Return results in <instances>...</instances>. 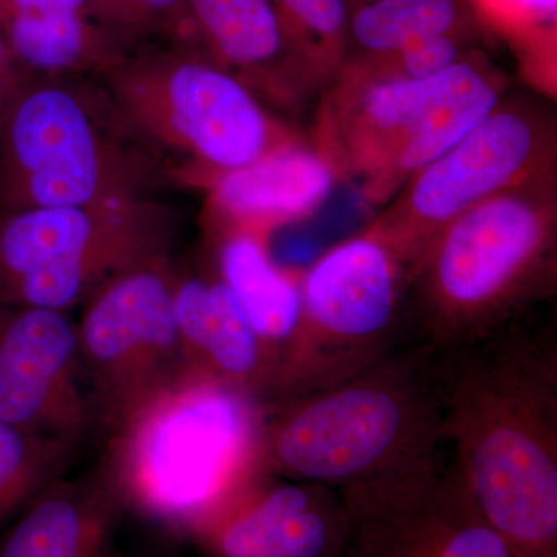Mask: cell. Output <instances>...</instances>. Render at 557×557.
I'll return each instance as SVG.
<instances>
[{
	"label": "cell",
	"instance_id": "obj_1",
	"mask_svg": "<svg viewBox=\"0 0 557 557\" xmlns=\"http://www.w3.org/2000/svg\"><path fill=\"white\" fill-rule=\"evenodd\" d=\"M431 364L450 454L480 515L512 556L557 557L555 335L520 319L431 350Z\"/></svg>",
	"mask_w": 557,
	"mask_h": 557
},
{
	"label": "cell",
	"instance_id": "obj_2",
	"mask_svg": "<svg viewBox=\"0 0 557 557\" xmlns=\"http://www.w3.org/2000/svg\"><path fill=\"white\" fill-rule=\"evenodd\" d=\"M260 472L348 487L428 471L448 458L431 350L392 351L350 379L262 403Z\"/></svg>",
	"mask_w": 557,
	"mask_h": 557
},
{
	"label": "cell",
	"instance_id": "obj_3",
	"mask_svg": "<svg viewBox=\"0 0 557 557\" xmlns=\"http://www.w3.org/2000/svg\"><path fill=\"white\" fill-rule=\"evenodd\" d=\"M259 398L186 369L112 429L104 479L124 509L189 536L260 472Z\"/></svg>",
	"mask_w": 557,
	"mask_h": 557
},
{
	"label": "cell",
	"instance_id": "obj_4",
	"mask_svg": "<svg viewBox=\"0 0 557 557\" xmlns=\"http://www.w3.org/2000/svg\"><path fill=\"white\" fill-rule=\"evenodd\" d=\"M541 177L480 201L409 269L412 344L438 350L508 327L556 277L555 211Z\"/></svg>",
	"mask_w": 557,
	"mask_h": 557
},
{
	"label": "cell",
	"instance_id": "obj_5",
	"mask_svg": "<svg viewBox=\"0 0 557 557\" xmlns=\"http://www.w3.org/2000/svg\"><path fill=\"white\" fill-rule=\"evenodd\" d=\"M171 183L98 78L33 76L0 127V211L146 199Z\"/></svg>",
	"mask_w": 557,
	"mask_h": 557
},
{
	"label": "cell",
	"instance_id": "obj_6",
	"mask_svg": "<svg viewBox=\"0 0 557 557\" xmlns=\"http://www.w3.org/2000/svg\"><path fill=\"white\" fill-rule=\"evenodd\" d=\"M98 79L174 183L211 186L296 143L242 81L188 44L139 46Z\"/></svg>",
	"mask_w": 557,
	"mask_h": 557
},
{
	"label": "cell",
	"instance_id": "obj_7",
	"mask_svg": "<svg viewBox=\"0 0 557 557\" xmlns=\"http://www.w3.org/2000/svg\"><path fill=\"white\" fill-rule=\"evenodd\" d=\"M406 293L408 267L372 234L322 256L300 288L299 325L278 355L263 401L332 386L408 346Z\"/></svg>",
	"mask_w": 557,
	"mask_h": 557
},
{
	"label": "cell",
	"instance_id": "obj_8",
	"mask_svg": "<svg viewBox=\"0 0 557 557\" xmlns=\"http://www.w3.org/2000/svg\"><path fill=\"white\" fill-rule=\"evenodd\" d=\"M180 226L177 208L159 197L0 211V295L69 313L119 273L127 249L177 240Z\"/></svg>",
	"mask_w": 557,
	"mask_h": 557
},
{
	"label": "cell",
	"instance_id": "obj_9",
	"mask_svg": "<svg viewBox=\"0 0 557 557\" xmlns=\"http://www.w3.org/2000/svg\"><path fill=\"white\" fill-rule=\"evenodd\" d=\"M170 258L150 260L102 284L84 302L81 359L94 410L112 431L185 372Z\"/></svg>",
	"mask_w": 557,
	"mask_h": 557
},
{
	"label": "cell",
	"instance_id": "obj_10",
	"mask_svg": "<svg viewBox=\"0 0 557 557\" xmlns=\"http://www.w3.org/2000/svg\"><path fill=\"white\" fill-rule=\"evenodd\" d=\"M548 153L541 121L498 106L456 148L418 171L368 231L408 270L453 220L502 190L539 177Z\"/></svg>",
	"mask_w": 557,
	"mask_h": 557
},
{
	"label": "cell",
	"instance_id": "obj_11",
	"mask_svg": "<svg viewBox=\"0 0 557 557\" xmlns=\"http://www.w3.org/2000/svg\"><path fill=\"white\" fill-rule=\"evenodd\" d=\"M339 493L348 512L339 557H515L480 515L450 453L428 471Z\"/></svg>",
	"mask_w": 557,
	"mask_h": 557
},
{
	"label": "cell",
	"instance_id": "obj_12",
	"mask_svg": "<svg viewBox=\"0 0 557 557\" xmlns=\"http://www.w3.org/2000/svg\"><path fill=\"white\" fill-rule=\"evenodd\" d=\"M83 370L67 313L0 304V421L78 443L95 412Z\"/></svg>",
	"mask_w": 557,
	"mask_h": 557
},
{
	"label": "cell",
	"instance_id": "obj_13",
	"mask_svg": "<svg viewBox=\"0 0 557 557\" xmlns=\"http://www.w3.org/2000/svg\"><path fill=\"white\" fill-rule=\"evenodd\" d=\"M348 512L338 490L256 472L190 531L211 557H339Z\"/></svg>",
	"mask_w": 557,
	"mask_h": 557
},
{
	"label": "cell",
	"instance_id": "obj_14",
	"mask_svg": "<svg viewBox=\"0 0 557 557\" xmlns=\"http://www.w3.org/2000/svg\"><path fill=\"white\" fill-rule=\"evenodd\" d=\"M189 42L260 100L284 102L292 83L317 69L273 0H186Z\"/></svg>",
	"mask_w": 557,
	"mask_h": 557
},
{
	"label": "cell",
	"instance_id": "obj_15",
	"mask_svg": "<svg viewBox=\"0 0 557 557\" xmlns=\"http://www.w3.org/2000/svg\"><path fill=\"white\" fill-rule=\"evenodd\" d=\"M174 310L186 369L263 401L273 359L225 282L175 271Z\"/></svg>",
	"mask_w": 557,
	"mask_h": 557
},
{
	"label": "cell",
	"instance_id": "obj_16",
	"mask_svg": "<svg viewBox=\"0 0 557 557\" xmlns=\"http://www.w3.org/2000/svg\"><path fill=\"white\" fill-rule=\"evenodd\" d=\"M335 171L327 157L298 143L215 180L212 208L230 230H263L306 218L330 194Z\"/></svg>",
	"mask_w": 557,
	"mask_h": 557
},
{
	"label": "cell",
	"instance_id": "obj_17",
	"mask_svg": "<svg viewBox=\"0 0 557 557\" xmlns=\"http://www.w3.org/2000/svg\"><path fill=\"white\" fill-rule=\"evenodd\" d=\"M123 502L100 479H58L0 536V557H110Z\"/></svg>",
	"mask_w": 557,
	"mask_h": 557
},
{
	"label": "cell",
	"instance_id": "obj_18",
	"mask_svg": "<svg viewBox=\"0 0 557 557\" xmlns=\"http://www.w3.org/2000/svg\"><path fill=\"white\" fill-rule=\"evenodd\" d=\"M478 58H463L453 67L416 79L397 73H373L362 79L346 110L348 153L372 178L413 127L440 101L467 83L482 67Z\"/></svg>",
	"mask_w": 557,
	"mask_h": 557
},
{
	"label": "cell",
	"instance_id": "obj_19",
	"mask_svg": "<svg viewBox=\"0 0 557 557\" xmlns=\"http://www.w3.org/2000/svg\"><path fill=\"white\" fill-rule=\"evenodd\" d=\"M0 32L30 76L101 78L129 53L84 11L16 14L0 21Z\"/></svg>",
	"mask_w": 557,
	"mask_h": 557
},
{
	"label": "cell",
	"instance_id": "obj_20",
	"mask_svg": "<svg viewBox=\"0 0 557 557\" xmlns=\"http://www.w3.org/2000/svg\"><path fill=\"white\" fill-rule=\"evenodd\" d=\"M218 276L239 300L252 329L269 350L274 373L278 355L299 325L300 288L276 269L260 236L247 231L230 230L220 244Z\"/></svg>",
	"mask_w": 557,
	"mask_h": 557
},
{
	"label": "cell",
	"instance_id": "obj_21",
	"mask_svg": "<svg viewBox=\"0 0 557 557\" xmlns=\"http://www.w3.org/2000/svg\"><path fill=\"white\" fill-rule=\"evenodd\" d=\"M502 104L500 81L485 64L445 100L429 110L373 177L376 193L405 185L418 171L463 141Z\"/></svg>",
	"mask_w": 557,
	"mask_h": 557
},
{
	"label": "cell",
	"instance_id": "obj_22",
	"mask_svg": "<svg viewBox=\"0 0 557 557\" xmlns=\"http://www.w3.org/2000/svg\"><path fill=\"white\" fill-rule=\"evenodd\" d=\"M467 0H372L350 11L347 50L383 61L412 40L469 32Z\"/></svg>",
	"mask_w": 557,
	"mask_h": 557
},
{
	"label": "cell",
	"instance_id": "obj_23",
	"mask_svg": "<svg viewBox=\"0 0 557 557\" xmlns=\"http://www.w3.org/2000/svg\"><path fill=\"white\" fill-rule=\"evenodd\" d=\"M76 443L0 421V523L61 479Z\"/></svg>",
	"mask_w": 557,
	"mask_h": 557
},
{
	"label": "cell",
	"instance_id": "obj_24",
	"mask_svg": "<svg viewBox=\"0 0 557 557\" xmlns=\"http://www.w3.org/2000/svg\"><path fill=\"white\" fill-rule=\"evenodd\" d=\"M90 16L127 50L189 42L186 0H91Z\"/></svg>",
	"mask_w": 557,
	"mask_h": 557
},
{
	"label": "cell",
	"instance_id": "obj_25",
	"mask_svg": "<svg viewBox=\"0 0 557 557\" xmlns=\"http://www.w3.org/2000/svg\"><path fill=\"white\" fill-rule=\"evenodd\" d=\"M319 69L338 67L346 57L348 0H273Z\"/></svg>",
	"mask_w": 557,
	"mask_h": 557
},
{
	"label": "cell",
	"instance_id": "obj_26",
	"mask_svg": "<svg viewBox=\"0 0 557 557\" xmlns=\"http://www.w3.org/2000/svg\"><path fill=\"white\" fill-rule=\"evenodd\" d=\"M468 33H448L412 40L391 58L375 61V64L384 72L408 78H431L467 58Z\"/></svg>",
	"mask_w": 557,
	"mask_h": 557
},
{
	"label": "cell",
	"instance_id": "obj_27",
	"mask_svg": "<svg viewBox=\"0 0 557 557\" xmlns=\"http://www.w3.org/2000/svg\"><path fill=\"white\" fill-rule=\"evenodd\" d=\"M90 5L91 0H0V21L16 14L49 13V11L89 13Z\"/></svg>",
	"mask_w": 557,
	"mask_h": 557
},
{
	"label": "cell",
	"instance_id": "obj_28",
	"mask_svg": "<svg viewBox=\"0 0 557 557\" xmlns=\"http://www.w3.org/2000/svg\"><path fill=\"white\" fill-rule=\"evenodd\" d=\"M494 9L523 22L549 21L556 14V0H486Z\"/></svg>",
	"mask_w": 557,
	"mask_h": 557
},
{
	"label": "cell",
	"instance_id": "obj_29",
	"mask_svg": "<svg viewBox=\"0 0 557 557\" xmlns=\"http://www.w3.org/2000/svg\"><path fill=\"white\" fill-rule=\"evenodd\" d=\"M30 78L33 76L24 75V73L0 72V127L9 115L11 106L16 101L17 95Z\"/></svg>",
	"mask_w": 557,
	"mask_h": 557
},
{
	"label": "cell",
	"instance_id": "obj_30",
	"mask_svg": "<svg viewBox=\"0 0 557 557\" xmlns=\"http://www.w3.org/2000/svg\"><path fill=\"white\" fill-rule=\"evenodd\" d=\"M348 2H350V7H351V2H354V0H348ZM357 2H358V5H361V3L372 2V0H357Z\"/></svg>",
	"mask_w": 557,
	"mask_h": 557
}]
</instances>
